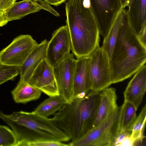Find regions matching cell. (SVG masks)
<instances>
[{
  "label": "cell",
  "instance_id": "1",
  "mask_svg": "<svg viewBox=\"0 0 146 146\" xmlns=\"http://www.w3.org/2000/svg\"><path fill=\"white\" fill-rule=\"evenodd\" d=\"M121 21L109 60L112 84L129 78L145 64L146 47L131 26L127 10L122 8Z\"/></svg>",
  "mask_w": 146,
  "mask_h": 146
},
{
  "label": "cell",
  "instance_id": "2",
  "mask_svg": "<svg viewBox=\"0 0 146 146\" xmlns=\"http://www.w3.org/2000/svg\"><path fill=\"white\" fill-rule=\"evenodd\" d=\"M66 25L71 50L76 58L88 56L99 45L100 33L89 0H68L66 3Z\"/></svg>",
  "mask_w": 146,
  "mask_h": 146
},
{
  "label": "cell",
  "instance_id": "3",
  "mask_svg": "<svg viewBox=\"0 0 146 146\" xmlns=\"http://www.w3.org/2000/svg\"><path fill=\"white\" fill-rule=\"evenodd\" d=\"M100 92L90 91L82 98L65 103L50 118L69 137L78 139L92 128L100 100Z\"/></svg>",
  "mask_w": 146,
  "mask_h": 146
},
{
  "label": "cell",
  "instance_id": "4",
  "mask_svg": "<svg viewBox=\"0 0 146 146\" xmlns=\"http://www.w3.org/2000/svg\"><path fill=\"white\" fill-rule=\"evenodd\" d=\"M0 119L11 128L17 139L15 146H27L31 142L52 140L62 142L70 140L51 118L33 111H14L6 114L0 111Z\"/></svg>",
  "mask_w": 146,
  "mask_h": 146
},
{
  "label": "cell",
  "instance_id": "5",
  "mask_svg": "<svg viewBox=\"0 0 146 146\" xmlns=\"http://www.w3.org/2000/svg\"><path fill=\"white\" fill-rule=\"evenodd\" d=\"M121 106L106 119L77 140L71 142L70 146H113L120 132Z\"/></svg>",
  "mask_w": 146,
  "mask_h": 146
},
{
  "label": "cell",
  "instance_id": "6",
  "mask_svg": "<svg viewBox=\"0 0 146 146\" xmlns=\"http://www.w3.org/2000/svg\"><path fill=\"white\" fill-rule=\"evenodd\" d=\"M91 90L100 92L112 84L109 58L106 52L98 46L89 55Z\"/></svg>",
  "mask_w": 146,
  "mask_h": 146
},
{
  "label": "cell",
  "instance_id": "7",
  "mask_svg": "<svg viewBox=\"0 0 146 146\" xmlns=\"http://www.w3.org/2000/svg\"><path fill=\"white\" fill-rule=\"evenodd\" d=\"M38 44L30 35L18 36L0 51V64L19 68Z\"/></svg>",
  "mask_w": 146,
  "mask_h": 146
},
{
  "label": "cell",
  "instance_id": "8",
  "mask_svg": "<svg viewBox=\"0 0 146 146\" xmlns=\"http://www.w3.org/2000/svg\"><path fill=\"white\" fill-rule=\"evenodd\" d=\"M100 34L105 39L118 12L122 8L120 0H89Z\"/></svg>",
  "mask_w": 146,
  "mask_h": 146
},
{
  "label": "cell",
  "instance_id": "9",
  "mask_svg": "<svg viewBox=\"0 0 146 146\" xmlns=\"http://www.w3.org/2000/svg\"><path fill=\"white\" fill-rule=\"evenodd\" d=\"M73 54H68L53 67L59 95L65 103L73 98V81L76 59Z\"/></svg>",
  "mask_w": 146,
  "mask_h": 146
},
{
  "label": "cell",
  "instance_id": "10",
  "mask_svg": "<svg viewBox=\"0 0 146 146\" xmlns=\"http://www.w3.org/2000/svg\"><path fill=\"white\" fill-rule=\"evenodd\" d=\"M28 83L49 96L59 95L53 67L46 58L35 69Z\"/></svg>",
  "mask_w": 146,
  "mask_h": 146
},
{
  "label": "cell",
  "instance_id": "11",
  "mask_svg": "<svg viewBox=\"0 0 146 146\" xmlns=\"http://www.w3.org/2000/svg\"><path fill=\"white\" fill-rule=\"evenodd\" d=\"M71 42L69 31L66 25L55 30L48 41L46 58L53 67L71 50Z\"/></svg>",
  "mask_w": 146,
  "mask_h": 146
},
{
  "label": "cell",
  "instance_id": "12",
  "mask_svg": "<svg viewBox=\"0 0 146 146\" xmlns=\"http://www.w3.org/2000/svg\"><path fill=\"white\" fill-rule=\"evenodd\" d=\"M42 9L56 17L60 16L49 4L43 0H23L18 2H15L4 13L9 22L21 19L29 14Z\"/></svg>",
  "mask_w": 146,
  "mask_h": 146
},
{
  "label": "cell",
  "instance_id": "13",
  "mask_svg": "<svg viewBox=\"0 0 146 146\" xmlns=\"http://www.w3.org/2000/svg\"><path fill=\"white\" fill-rule=\"evenodd\" d=\"M89 56L76 59L73 81V98L84 97L91 90Z\"/></svg>",
  "mask_w": 146,
  "mask_h": 146
},
{
  "label": "cell",
  "instance_id": "14",
  "mask_svg": "<svg viewBox=\"0 0 146 146\" xmlns=\"http://www.w3.org/2000/svg\"><path fill=\"white\" fill-rule=\"evenodd\" d=\"M129 83L123 92L124 101L132 104L137 110L146 90V66H142Z\"/></svg>",
  "mask_w": 146,
  "mask_h": 146
},
{
  "label": "cell",
  "instance_id": "15",
  "mask_svg": "<svg viewBox=\"0 0 146 146\" xmlns=\"http://www.w3.org/2000/svg\"><path fill=\"white\" fill-rule=\"evenodd\" d=\"M117 99L116 90L113 88L108 87L100 91V102L92 129L102 123L117 110L119 107Z\"/></svg>",
  "mask_w": 146,
  "mask_h": 146
},
{
  "label": "cell",
  "instance_id": "16",
  "mask_svg": "<svg viewBox=\"0 0 146 146\" xmlns=\"http://www.w3.org/2000/svg\"><path fill=\"white\" fill-rule=\"evenodd\" d=\"M48 42L45 39L38 44L19 67V80L28 83L35 69L46 58Z\"/></svg>",
  "mask_w": 146,
  "mask_h": 146
},
{
  "label": "cell",
  "instance_id": "17",
  "mask_svg": "<svg viewBox=\"0 0 146 146\" xmlns=\"http://www.w3.org/2000/svg\"><path fill=\"white\" fill-rule=\"evenodd\" d=\"M128 6L129 21L138 36L146 26V0H129Z\"/></svg>",
  "mask_w": 146,
  "mask_h": 146
},
{
  "label": "cell",
  "instance_id": "18",
  "mask_svg": "<svg viewBox=\"0 0 146 146\" xmlns=\"http://www.w3.org/2000/svg\"><path fill=\"white\" fill-rule=\"evenodd\" d=\"M41 93L28 83L20 80L11 92L15 102L23 104L38 99Z\"/></svg>",
  "mask_w": 146,
  "mask_h": 146
},
{
  "label": "cell",
  "instance_id": "19",
  "mask_svg": "<svg viewBox=\"0 0 146 146\" xmlns=\"http://www.w3.org/2000/svg\"><path fill=\"white\" fill-rule=\"evenodd\" d=\"M49 97L33 112L37 115L48 117L56 113L65 103L64 99L60 95Z\"/></svg>",
  "mask_w": 146,
  "mask_h": 146
},
{
  "label": "cell",
  "instance_id": "20",
  "mask_svg": "<svg viewBox=\"0 0 146 146\" xmlns=\"http://www.w3.org/2000/svg\"><path fill=\"white\" fill-rule=\"evenodd\" d=\"M122 8L117 15L108 35L104 39L102 45L101 47L107 54L109 60L111 58L121 22Z\"/></svg>",
  "mask_w": 146,
  "mask_h": 146
},
{
  "label": "cell",
  "instance_id": "21",
  "mask_svg": "<svg viewBox=\"0 0 146 146\" xmlns=\"http://www.w3.org/2000/svg\"><path fill=\"white\" fill-rule=\"evenodd\" d=\"M121 106L120 117V131H130L136 118L137 109L131 103L124 101Z\"/></svg>",
  "mask_w": 146,
  "mask_h": 146
},
{
  "label": "cell",
  "instance_id": "22",
  "mask_svg": "<svg viewBox=\"0 0 146 146\" xmlns=\"http://www.w3.org/2000/svg\"><path fill=\"white\" fill-rule=\"evenodd\" d=\"M146 121V105H145L133 125L130 131V137L133 142L134 145L141 143L145 137L144 131Z\"/></svg>",
  "mask_w": 146,
  "mask_h": 146
},
{
  "label": "cell",
  "instance_id": "23",
  "mask_svg": "<svg viewBox=\"0 0 146 146\" xmlns=\"http://www.w3.org/2000/svg\"><path fill=\"white\" fill-rule=\"evenodd\" d=\"M17 139L12 130L0 125V146H15Z\"/></svg>",
  "mask_w": 146,
  "mask_h": 146
},
{
  "label": "cell",
  "instance_id": "24",
  "mask_svg": "<svg viewBox=\"0 0 146 146\" xmlns=\"http://www.w3.org/2000/svg\"><path fill=\"white\" fill-rule=\"evenodd\" d=\"M19 74V68L1 65L0 66V85L10 80H13Z\"/></svg>",
  "mask_w": 146,
  "mask_h": 146
},
{
  "label": "cell",
  "instance_id": "25",
  "mask_svg": "<svg viewBox=\"0 0 146 146\" xmlns=\"http://www.w3.org/2000/svg\"><path fill=\"white\" fill-rule=\"evenodd\" d=\"M63 142L52 140H43L32 142L28 143L27 146H69Z\"/></svg>",
  "mask_w": 146,
  "mask_h": 146
},
{
  "label": "cell",
  "instance_id": "26",
  "mask_svg": "<svg viewBox=\"0 0 146 146\" xmlns=\"http://www.w3.org/2000/svg\"><path fill=\"white\" fill-rule=\"evenodd\" d=\"M16 0H0V11L5 12L15 2Z\"/></svg>",
  "mask_w": 146,
  "mask_h": 146
},
{
  "label": "cell",
  "instance_id": "27",
  "mask_svg": "<svg viewBox=\"0 0 146 146\" xmlns=\"http://www.w3.org/2000/svg\"><path fill=\"white\" fill-rule=\"evenodd\" d=\"M131 133L129 131H120L115 138L113 146H117L125 137L130 135Z\"/></svg>",
  "mask_w": 146,
  "mask_h": 146
},
{
  "label": "cell",
  "instance_id": "28",
  "mask_svg": "<svg viewBox=\"0 0 146 146\" xmlns=\"http://www.w3.org/2000/svg\"><path fill=\"white\" fill-rule=\"evenodd\" d=\"M137 37L141 43L146 47V26L144 28Z\"/></svg>",
  "mask_w": 146,
  "mask_h": 146
},
{
  "label": "cell",
  "instance_id": "29",
  "mask_svg": "<svg viewBox=\"0 0 146 146\" xmlns=\"http://www.w3.org/2000/svg\"><path fill=\"white\" fill-rule=\"evenodd\" d=\"M49 4L57 7L64 2L67 0H43Z\"/></svg>",
  "mask_w": 146,
  "mask_h": 146
},
{
  "label": "cell",
  "instance_id": "30",
  "mask_svg": "<svg viewBox=\"0 0 146 146\" xmlns=\"http://www.w3.org/2000/svg\"><path fill=\"white\" fill-rule=\"evenodd\" d=\"M8 22L5 17L4 13L0 11V27L5 25Z\"/></svg>",
  "mask_w": 146,
  "mask_h": 146
},
{
  "label": "cell",
  "instance_id": "31",
  "mask_svg": "<svg viewBox=\"0 0 146 146\" xmlns=\"http://www.w3.org/2000/svg\"><path fill=\"white\" fill-rule=\"evenodd\" d=\"M122 8L124 9L128 6L129 0H120Z\"/></svg>",
  "mask_w": 146,
  "mask_h": 146
},
{
  "label": "cell",
  "instance_id": "32",
  "mask_svg": "<svg viewBox=\"0 0 146 146\" xmlns=\"http://www.w3.org/2000/svg\"><path fill=\"white\" fill-rule=\"evenodd\" d=\"M1 64H0V66L1 65Z\"/></svg>",
  "mask_w": 146,
  "mask_h": 146
},
{
  "label": "cell",
  "instance_id": "33",
  "mask_svg": "<svg viewBox=\"0 0 146 146\" xmlns=\"http://www.w3.org/2000/svg\"><path fill=\"white\" fill-rule=\"evenodd\" d=\"M16 0L17 1V0Z\"/></svg>",
  "mask_w": 146,
  "mask_h": 146
}]
</instances>
